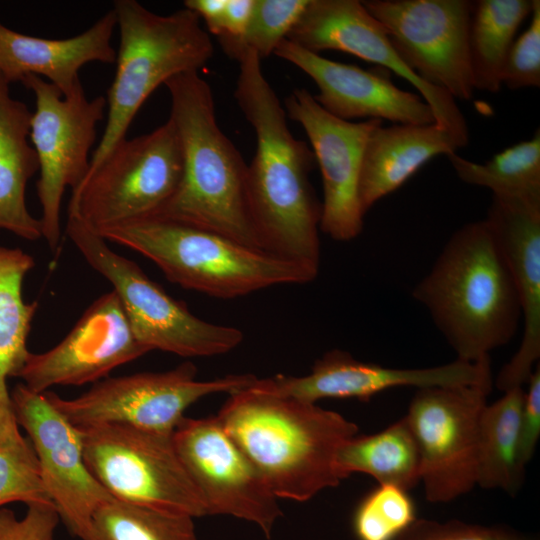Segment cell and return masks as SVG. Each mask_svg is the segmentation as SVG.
Segmentation results:
<instances>
[{
	"mask_svg": "<svg viewBox=\"0 0 540 540\" xmlns=\"http://www.w3.org/2000/svg\"><path fill=\"white\" fill-rule=\"evenodd\" d=\"M238 63L234 96L257 142L247 165V198L256 235L265 251L319 272L321 204L309 180L316 164L313 151L291 133L258 55L246 51Z\"/></svg>",
	"mask_w": 540,
	"mask_h": 540,
	"instance_id": "6da1fadb",
	"label": "cell"
},
{
	"mask_svg": "<svg viewBox=\"0 0 540 540\" xmlns=\"http://www.w3.org/2000/svg\"><path fill=\"white\" fill-rule=\"evenodd\" d=\"M412 296L457 359L467 362L490 358L513 339L522 320L512 275L486 219L450 236Z\"/></svg>",
	"mask_w": 540,
	"mask_h": 540,
	"instance_id": "7a4b0ae2",
	"label": "cell"
},
{
	"mask_svg": "<svg viewBox=\"0 0 540 540\" xmlns=\"http://www.w3.org/2000/svg\"><path fill=\"white\" fill-rule=\"evenodd\" d=\"M216 416L276 498L298 502L339 485L337 452L358 433L335 411L251 386L229 394Z\"/></svg>",
	"mask_w": 540,
	"mask_h": 540,
	"instance_id": "3957f363",
	"label": "cell"
},
{
	"mask_svg": "<svg viewBox=\"0 0 540 540\" xmlns=\"http://www.w3.org/2000/svg\"><path fill=\"white\" fill-rule=\"evenodd\" d=\"M164 85L170 95L169 118L182 148L183 175L174 195L155 215L264 250L248 205L247 164L218 125L209 83L199 71H190Z\"/></svg>",
	"mask_w": 540,
	"mask_h": 540,
	"instance_id": "277c9868",
	"label": "cell"
},
{
	"mask_svg": "<svg viewBox=\"0 0 540 540\" xmlns=\"http://www.w3.org/2000/svg\"><path fill=\"white\" fill-rule=\"evenodd\" d=\"M151 260L185 289L232 299L280 285L306 284L318 271L217 232L153 215L95 232Z\"/></svg>",
	"mask_w": 540,
	"mask_h": 540,
	"instance_id": "5b68a950",
	"label": "cell"
},
{
	"mask_svg": "<svg viewBox=\"0 0 540 540\" xmlns=\"http://www.w3.org/2000/svg\"><path fill=\"white\" fill-rule=\"evenodd\" d=\"M112 10L120 36L116 71L105 98L107 122L89 172L126 138L137 112L156 88L181 73L199 71L214 53L200 18L187 8L160 15L136 0H116Z\"/></svg>",
	"mask_w": 540,
	"mask_h": 540,
	"instance_id": "8992f818",
	"label": "cell"
},
{
	"mask_svg": "<svg viewBox=\"0 0 540 540\" xmlns=\"http://www.w3.org/2000/svg\"><path fill=\"white\" fill-rule=\"evenodd\" d=\"M66 233L86 262L112 284L135 337L149 351L210 357L228 353L242 342L240 329L192 314L77 217L67 215Z\"/></svg>",
	"mask_w": 540,
	"mask_h": 540,
	"instance_id": "52a82bcc",
	"label": "cell"
},
{
	"mask_svg": "<svg viewBox=\"0 0 540 540\" xmlns=\"http://www.w3.org/2000/svg\"><path fill=\"white\" fill-rule=\"evenodd\" d=\"M183 155L170 118L123 139L72 191L67 214L94 232L157 214L178 189Z\"/></svg>",
	"mask_w": 540,
	"mask_h": 540,
	"instance_id": "ba28073f",
	"label": "cell"
},
{
	"mask_svg": "<svg viewBox=\"0 0 540 540\" xmlns=\"http://www.w3.org/2000/svg\"><path fill=\"white\" fill-rule=\"evenodd\" d=\"M78 428L85 463L113 498L192 518L207 515L204 501L177 454L173 434L120 424Z\"/></svg>",
	"mask_w": 540,
	"mask_h": 540,
	"instance_id": "9c48e42d",
	"label": "cell"
},
{
	"mask_svg": "<svg viewBox=\"0 0 540 540\" xmlns=\"http://www.w3.org/2000/svg\"><path fill=\"white\" fill-rule=\"evenodd\" d=\"M21 83L35 99L29 138L39 164V220L42 237L55 253L62 239V198L67 187L75 190L89 172L90 151L97 125L104 117L106 99H89L82 84L63 95L55 85L35 75L27 76Z\"/></svg>",
	"mask_w": 540,
	"mask_h": 540,
	"instance_id": "30bf717a",
	"label": "cell"
},
{
	"mask_svg": "<svg viewBox=\"0 0 540 540\" xmlns=\"http://www.w3.org/2000/svg\"><path fill=\"white\" fill-rule=\"evenodd\" d=\"M196 373V366L187 361L165 372L109 377L73 399L61 398L52 391L44 393L77 427L120 424L172 435L185 410L199 399L243 390L257 379L247 373L200 381Z\"/></svg>",
	"mask_w": 540,
	"mask_h": 540,
	"instance_id": "8fae6325",
	"label": "cell"
},
{
	"mask_svg": "<svg viewBox=\"0 0 540 540\" xmlns=\"http://www.w3.org/2000/svg\"><path fill=\"white\" fill-rule=\"evenodd\" d=\"M492 383L418 388L405 419L421 457L426 499L447 503L477 485L480 418Z\"/></svg>",
	"mask_w": 540,
	"mask_h": 540,
	"instance_id": "7c38bea8",
	"label": "cell"
},
{
	"mask_svg": "<svg viewBox=\"0 0 540 540\" xmlns=\"http://www.w3.org/2000/svg\"><path fill=\"white\" fill-rule=\"evenodd\" d=\"M365 9L386 30L403 62L425 82L454 99L470 100L474 86L467 0H365Z\"/></svg>",
	"mask_w": 540,
	"mask_h": 540,
	"instance_id": "4fadbf2b",
	"label": "cell"
},
{
	"mask_svg": "<svg viewBox=\"0 0 540 540\" xmlns=\"http://www.w3.org/2000/svg\"><path fill=\"white\" fill-rule=\"evenodd\" d=\"M172 439L207 515L251 522L270 538L283 515L278 499L217 416L184 417Z\"/></svg>",
	"mask_w": 540,
	"mask_h": 540,
	"instance_id": "5bb4252c",
	"label": "cell"
},
{
	"mask_svg": "<svg viewBox=\"0 0 540 540\" xmlns=\"http://www.w3.org/2000/svg\"><path fill=\"white\" fill-rule=\"evenodd\" d=\"M17 421L36 453L44 487L60 520L82 539L96 510L115 499L88 469L81 430L23 383L10 394Z\"/></svg>",
	"mask_w": 540,
	"mask_h": 540,
	"instance_id": "9a60e30c",
	"label": "cell"
},
{
	"mask_svg": "<svg viewBox=\"0 0 540 540\" xmlns=\"http://www.w3.org/2000/svg\"><path fill=\"white\" fill-rule=\"evenodd\" d=\"M320 54L336 50L352 54L410 82L430 106L435 123L465 147L469 133L456 99L421 79L401 59L382 26L358 0H309L286 38Z\"/></svg>",
	"mask_w": 540,
	"mask_h": 540,
	"instance_id": "2e32d148",
	"label": "cell"
},
{
	"mask_svg": "<svg viewBox=\"0 0 540 540\" xmlns=\"http://www.w3.org/2000/svg\"><path fill=\"white\" fill-rule=\"evenodd\" d=\"M287 117L304 129L323 184L320 231L336 241H350L362 232L358 186L367 139L381 120H342L327 112L308 90L294 89L285 99Z\"/></svg>",
	"mask_w": 540,
	"mask_h": 540,
	"instance_id": "e0dca14e",
	"label": "cell"
},
{
	"mask_svg": "<svg viewBox=\"0 0 540 540\" xmlns=\"http://www.w3.org/2000/svg\"><path fill=\"white\" fill-rule=\"evenodd\" d=\"M147 352L112 290L97 298L56 346L43 353L30 352L16 377L36 393L56 385L96 383Z\"/></svg>",
	"mask_w": 540,
	"mask_h": 540,
	"instance_id": "ac0fdd59",
	"label": "cell"
},
{
	"mask_svg": "<svg viewBox=\"0 0 540 540\" xmlns=\"http://www.w3.org/2000/svg\"><path fill=\"white\" fill-rule=\"evenodd\" d=\"M492 383L490 358L455 361L428 368H392L365 363L346 351L326 352L303 376L278 374L257 380L251 386L264 393L316 403L325 398L369 400L394 387L418 388Z\"/></svg>",
	"mask_w": 540,
	"mask_h": 540,
	"instance_id": "d6986e66",
	"label": "cell"
},
{
	"mask_svg": "<svg viewBox=\"0 0 540 540\" xmlns=\"http://www.w3.org/2000/svg\"><path fill=\"white\" fill-rule=\"evenodd\" d=\"M274 54L295 65L315 83V100L330 114L346 121L388 120L394 124L435 123L430 106L419 95L398 88L386 69L366 70L330 60L285 39Z\"/></svg>",
	"mask_w": 540,
	"mask_h": 540,
	"instance_id": "ffe728a7",
	"label": "cell"
},
{
	"mask_svg": "<svg viewBox=\"0 0 540 540\" xmlns=\"http://www.w3.org/2000/svg\"><path fill=\"white\" fill-rule=\"evenodd\" d=\"M485 219L512 275L523 324L520 346L496 379L505 392L523 387L540 358V206L493 197Z\"/></svg>",
	"mask_w": 540,
	"mask_h": 540,
	"instance_id": "44dd1931",
	"label": "cell"
},
{
	"mask_svg": "<svg viewBox=\"0 0 540 540\" xmlns=\"http://www.w3.org/2000/svg\"><path fill=\"white\" fill-rule=\"evenodd\" d=\"M113 10L86 31L64 39H50L12 30L0 22V79L9 85L30 75L46 77L63 95L81 84L79 72L91 62L113 64L116 50Z\"/></svg>",
	"mask_w": 540,
	"mask_h": 540,
	"instance_id": "7402d4cb",
	"label": "cell"
},
{
	"mask_svg": "<svg viewBox=\"0 0 540 540\" xmlns=\"http://www.w3.org/2000/svg\"><path fill=\"white\" fill-rule=\"evenodd\" d=\"M463 148L436 123L378 125L370 133L362 157L358 196L363 214L396 191L432 158Z\"/></svg>",
	"mask_w": 540,
	"mask_h": 540,
	"instance_id": "603a6c76",
	"label": "cell"
},
{
	"mask_svg": "<svg viewBox=\"0 0 540 540\" xmlns=\"http://www.w3.org/2000/svg\"><path fill=\"white\" fill-rule=\"evenodd\" d=\"M9 86L0 79V229L34 241L42 237V227L25 200L27 183L39 170L28 142L32 112L11 96Z\"/></svg>",
	"mask_w": 540,
	"mask_h": 540,
	"instance_id": "cb8c5ba5",
	"label": "cell"
},
{
	"mask_svg": "<svg viewBox=\"0 0 540 540\" xmlns=\"http://www.w3.org/2000/svg\"><path fill=\"white\" fill-rule=\"evenodd\" d=\"M34 265L23 250L0 246V434L17 424L7 379L17 376L30 353L27 338L38 303L25 302L22 287Z\"/></svg>",
	"mask_w": 540,
	"mask_h": 540,
	"instance_id": "d4e9b609",
	"label": "cell"
},
{
	"mask_svg": "<svg viewBox=\"0 0 540 540\" xmlns=\"http://www.w3.org/2000/svg\"><path fill=\"white\" fill-rule=\"evenodd\" d=\"M335 465L342 480L365 473L380 485L405 491L421 481L420 452L405 417L378 433L346 441L337 452Z\"/></svg>",
	"mask_w": 540,
	"mask_h": 540,
	"instance_id": "484cf974",
	"label": "cell"
},
{
	"mask_svg": "<svg viewBox=\"0 0 540 540\" xmlns=\"http://www.w3.org/2000/svg\"><path fill=\"white\" fill-rule=\"evenodd\" d=\"M533 0H478L472 2L468 36L474 89L499 92L508 52Z\"/></svg>",
	"mask_w": 540,
	"mask_h": 540,
	"instance_id": "4316f807",
	"label": "cell"
},
{
	"mask_svg": "<svg viewBox=\"0 0 540 540\" xmlns=\"http://www.w3.org/2000/svg\"><path fill=\"white\" fill-rule=\"evenodd\" d=\"M523 387L504 392L486 405L479 426L477 485L514 495L524 479L519 462L520 414Z\"/></svg>",
	"mask_w": 540,
	"mask_h": 540,
	"instance_id": "83f0119b",
	"label": "cell"
},
{
	"mask_svg": "<svg viewBox=\"0 0 540 540\" xmlns=\"http://www.w3.org/2000/svg\"><path fill=\"white\" fill-rule=\"evenodd\" d=\"M456 175L465 183L486 187L493 197L540 206V132L476 163L456 153L447 155Z\"/></svg>",
	"mask_w": 540,
	"mask_h": 540,
	"instance_id": "f1b7e54d",
	"label": "cell"
},
{
	"mask_svg": "<svg viewBox=\"0 0 540 540\" xmlns=\"http://www.w3.org/2000/svg\"><path fill=\"white\" fill-rule=\"evenodd\" d=\"M193 519L113 499L96 510L81 540H197Z\"/></svg>",
	"mask_w": 540,
	"mask_h": 540,
	"instance_id": "f546056e",
	"label": "cell"
},
{
	"mask_svg": "<svg viewBox=\"0 0 540 540\" xmlns=\"http://www.w3.org/2000/svg\"><path fill=\"white\" fill-rule=\"evenodd\" d=\"M18 501L52 503L34 448L16 424L0 434V508Z\"/></svg>",
	"mask_w": 540,
	"mask_h": 540,
	"instance_id": "4dcf8cb0",
	"label": "cell"
},
{
	"mask_svg": "<svg viewBox=\"0 0 540 540\" xmlns=\"http://www.w3.org/2000/svg\"><path fill=\"white\" fill-rule=\"evenodd\" d=\"M416 519L408 491L379 484L356 507L352 530L357 540H395Z\"/></svg>",
	"mask_w": 540,
	"mask_h": 540,
	"instance_id": "1f68e13d",
	"label": "cell"
},
{
	"mask_svg": "<svg viewBox=\"0 0 540 540\" xmlns=\"http://www.w3.org/2000/svg\"><path fill=\"white\" fill-rule=\"evenodd\" d=\"M309 0H255V7L243 37L223 49L238 61L246 51H252L262 60L274 53L287 38Z\"/></svg>",
	"mask_w": 540,
	"mask_h": 540,
	"instance_id": "d6a6232c",
	"label": "cell"
},
{
	"mask_svg": "<svg viewBox=\"0 0 540 540\" xmlns=\"http://www.w3.org/2000/svg\"><path fill=\"white\" fill-rule=\"evenodd\" d=\"M395 540H539L507 525L472 524L461 520L416 519Z\"/></svg>",
	"mask_w": 540,
	"mask_h": 540,
	"instance_id": "836d02e7",
	"label": "cell"
},
{
	"mask_svg": "<svg viewBox=\"0 0 540 540\" xmlns=\"http://www.w3.org/2000/svg\"><path fill=\"white\" fill-rule=\"evenodd\" d=\"M530 23L515 38L505 61L502 85L509 89L540 86V1L533 0Z\"/></svg>",
	"mask_w": 540,
	"mask_h": 540,
	"instance_id": "e575fe53",
	"label": "cell"
},
{
	"mask_svg": "<svg viewBox=\"0 0 540 540\" xmlns=\"http://www.w3.org/2000/svg\"><path fill=\"white\" fill-rule=\"evenodd\" d=\"M60 517L52 503H31L22 518L0 508V540H55Z\"/></svg>",
	"mask_w": 540,
	"mask_h": 540,
	"instance_id": "d590c367",
	"label": "cell"
},
{
	"mask_svg": "<svg viewBox=\"0 0 540 540\" xmlns=\"http://www.w3.org/2000/svg\"><path fill=\"white\" fill-rule=\"evenodd\" d=\"M520 414L519 462L525 470L534 456L540 436V366L531 373Z\"/></svg>",
	"mask_w": 540,
	"mask_h": 540,
	"instance_id": "8d00e7d4",
	"label": "cell"
},
{
	"mask_svg": "<svg viewBox=\"0 0 540 540\" xmlns=\"http://www.w3.org/2000/svg\"><path fill=\"white\" fill-rule=\"evenodd\" d=\"M255 0H227L217 39L223 49L238 42L250 23Z\"/></svg>",
	"mask_w": 540,
	"mask_h": 540,
	"instance_id": "74e56055",
	"label": "cell"
},
{
	"mask_svg": "<svg viewBox=\"0 0 540 540\" xmlns=\"http://www.w3.org/2000/svg\"><path fill=\"white\" fill-rule=\"evenodd\" d=\"M227 0H186L184 7L193 11L205 22L208 31L218 36Z\"/></svg>",
	"mask_w": 540,
	"mask_h": 540,
	"instance_id": "f35d334b",
	"label": "cell"
}]
</instances>
